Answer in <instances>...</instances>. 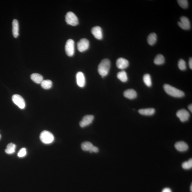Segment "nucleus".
<instances>
[{"mask_svg":"<svg viewBox=\"0 0 192 192\" xmlns=\"http://www.w3.org/2000/svg\"><path fill=\"white\" fill-rule=\"evenodd\" d=\"M164 91L168 95L176 97H182L185 96L183 91L177 89L169 84H165L164 85Z\"/></svg>","mask_w":192,"mask_h":192,"instance_id":"obj_1","label":"nucleus"},{"mask_svg":"<svg viewBox=\"0 0 192 192\" xmlns=\"http://www.w3.org/2000/svg\"><path fill=\"white\" fill-rule=\"evenodd\" d=\"M110 67V61L108 59H104L99 64L98 67L99 74L102 77L107 75Z\"/></svg>","mask_w":192,"mask_h":192,"instance_id":"obj_2","label":"nucleus"},{"mask_svg":"<svg viewBox=\"0 0 192 192\" xmlns=\"http://www.w3.org/2000/svg\"><path fill=\"white\" fill-rule=\"evenodd\" d=\"M41 141L45 144H49L53 142L54 137L51 132L48 131H43L39 136Z\"/></svg>","mask_w":192,"mask_h":192,"instance_id":"obj_3","label":"nucleus"},{"mask_svg":"<svg viewBox=\"0 0 192 192\" xmlns=\"http://www.w3.org/2000/svg\"><path fill=\"white\" fill-rule=\"evenodd\" d=\"M65 21L69 25L75 26L78 24V20L77 16L72 12H68L65 16Z\"/></svg>","mask_w":192,"mask_h":192,"instance_id":"obj_4","label":"nucleus"},{"mask_svg":"<svg viewBox=\"0 0 192 192\" xmlns=\"http://www.w3.org/2000/svg\"><path fill=\"white\" fill-rule=\"evenodd\" d=\"M65 51L67 55L71 57L74 53V42L72 39L67 41L65 45Z\"/></svg>","mask_w":192,"mask_h":192,"instance_id":"obj_5","label":"nucleus"},{"mask_svg":"<svg viewBox=\"0 0 192 192\" xmlns=\"http://www.w3.org/2000/svg\"><path fill=\"white\" fill-rule=\"evenodd\" d=\"M12 99L13 103L20 109H23L25 108V100L21 96L18 94H15L12 96Z\"/></svg>","mask_w":192,"mask_h":192,"instance_id":"obj_6","label":"nucleus"},{"mask_svg":"<svg viewBox=\"0 0 192 192\" xmlns=\"http://www.w3.org/2000/svg\"><path fill=\"white\" fill-rule=\"evenodd\" d=\"M176 116L182 122H185L189 120L190 114L186 110L182 109L178 111L176 114Z\"/></svg>","mask_w":192,"mask_h":192,"instance_id":"obj_7","label":"nucleus"},{"mask_svg":"<svg viewBox=\"0 0 192 192\" xmlns=\"http://www.w3.org/2000/svg\"><path fill=\"white\" fill-rule=\"evenodd\" d=\"M77 48L79 51L80 52L86 51L89 48V41L86 39H81L79 42L77 43Z\"/></svg>","mask_w":192,"mask_h":192,"instance_id":"obj_8","label":"nucleus"},{"mask_svg":"<svg viewBox=\"0 0 192 192\" xmlns=\"http://www.w3.org/2000/svg\"><path fill=\"white\" fill-rule=\"evenodd\" d=\"M180 21L178 22V25L182 29L188 30L190 29L189 20L186 17L182 16L180 18Z\"/></svg>","mask_w":192,"mask_h":192,"instance_id":"obj_9","label":"nucleus"},{"mask_svg":"<svg viewBox=\"0 0 192 192\" xmlns=\"http://www.w3.org/2000/svg\"><path fill=\"white\" fill-rule=\"evenodd\" d=\"M94 119V117L93 115H87L85 116L80 123V127H84L89 125L92 123Z\"/></svg>","mask_w":192,"mask_h":192,"instance_id":"obj_10","label":"nucleus"},{"mask_svg":"<svg viewBox=\"0 0 192 192\" xmlns=\"http://www.w3.org/2000/svg\"><path fill=\"white\" fill-rule=\"evenodd\" d=\"M76 77L78 85L81 88L83 87L85 84V79L84 74L83 73L80 71L77 73Z\"/></svg>","mask_w":192,"mask_h":192,"instance_id":"obj_11","label":"nucleus"},{"mask_svg":"<svg viewBox=\"0 0 192 192\" xmlns=\"http://www.w3.org/2000/svg\"><path fill=\"white\" fill-rule=\"evenodd\" d=\"M116 65L117 67L119 69H123L129 66V62L127 59L123 58H120L117 59Z\"/></svg>","mask_w":192,"mask_h":192,"instance_id":"obj_12","label":"nucleus"},{"mask_svg":"<svg viewBox=\"0 0 192 192\" xmlns=\"http://www.w3.org/2000/svg\"><path fill=\"white\" fill-rule=\"evenodd\" d=\"M91 33L96 39H101L103 38L102 29L99 27L96 26L93 27L91 29Z\"/></svg>","mask_w":192,"mask_h":192,"instance_id":"obj_13","label":"nucleus"},{"mask_svg":"<svg viewBox=\"0 0 192 192\" xmlns=\"http://www.w3.org/2000/svg\"><path fill=\"white\" fill-rule=\"evenodd\" d=\"M175 147L180 152L186 151L188 150V145L183 141L178 142L175 144Z\"/></svg>","mask_w":192,"mask_h":192,"instance_id":"obj_14","label":"nucleus"},{"mask_svg":"<svg viewBox=\"0 0 192 192\" xmlns=\"http://www.w3.org/2000/svg\"><path fill=\"white\" fill-rule=\"evenodd\" d=\"M19 25L18 21L14 19L12 22V33L14 37L17 38L19 36Z\"/></svg>","mask_w":192,"mask_h":192,"instance_id":"obj_15","label":"nucleus"},{"mask_svg":"<svg viewBox=\"0 0 192 192\" xmlns=\"http://www.w3.org/2000/svg\"><path fill=\"white\" fill-rule=\"evenodd\" d=\"M123 95L126 98L129 99H133L136 98L137 93L136 91L133 89H129L125 91L123 93Z\"/></svg>","mask_w":192,"mask_h":192,"instance_id":"obj_16","label":"nucleus"},{"mask_svg":"<svg viewBox=\"0 0 192 192\" xmlns=\"http://www.w3.org/2000/svg\"><path fill=\"white\" fill-rule=\"evenodd\" d=\"M138 112L142 115L151 116L153 115L155 113V110L153 108L141 109L139 110Z\"/></svg>","mask_w":192,"mask_h":192,"instance_id":"obj_17","label":"nucleus"},{"mask_svg":"<svg viewBox=\"0 0 192 192\" xmlns=\"http://www.w3.org/2000/svg\"><path fill=\"white\" fill-rule=\"evenodd\" d=\"M30 78L33 81L38 84H41L43 80V77L42 76L37 73L32 74L30 76Z\"/></svg>","mask_w":192,"mask_h":192,"instance_id":"obj_18","label":"nucleus"},{"mask_svg":"<svg viewBox=\"0 0 192 192\" xmlns=\"http://www.w3.org/2000/svg\"><path fill=\"white\" fill-rule=\"evenodd\" d=\"M94 146L93 144L89 142H85L81 144L82 150L85 151H89L90 153H92L91 151Z\"/></svg>","mask_w":192,"mask_h":192,"instance_id":"obj_19","label":"nucleus"},{"mask_svg":"<svg viewBox=\"0 0 192 192\" xmlns=\"http://www.w3.org/2000/svg\"><path fill=\"white\" fill-rule=\"evenodd\" d=\"M157 41V35L155 33H152L149 35L147 38V42L149 45H155Z\"/></svg>","mask_w":192,"mask_h":192,"instance_id":"obj_20","label":"nucleus"},{"mask_svg":"<svg viewBox=\"0 0 192 192\" xmlns=\"http://www.w3.org/2000/svg\"><path fill=\"white\" fill-rule=\"evenodd\" d=\"M165 62V58L162 54L157 55L154 60V62L155 65H163Z\"/></svg>","mask_w":192,"mask_h":192,"instance_id":"obj_21","label":"nucleus"},{"mask_svg":"<svg viewBox=\"0 0 192 192\" xmlns=\"http://www.w3.org/2000/svg\"><path fill=\"white\" fill-rule=\"evenodd\" d=\"M16 145L13 143L9 144L7 146V148L5 149L6 153L8 154H12L14 153L16 151Z\"/></svg>","mask_w":192,"mask_h":192,"instance_id":"obj_22","label":"nucleus"},{"mask_svg":"<svg viewBox=\"0 0 192 192\" xmlns=\"http://www.w3.org/2000/svg\"><path fill=\"white\" fill-rule=\"evenodd\" d=\"M117 76V78L123 82H126L128 80L127 73L124 71L118 72Z\"/></svg>","mask_w":192,"mask_h":192,"instance_id":"obj_23","label":"nucleus"},{"mask_svg":"<svg viewBox=\"0 0 192 192\" xmlns=\"http://www.w3.org/2000/svg\"><path fill=\"white\" fill-rule=\"evenodd\" d=\"M41 85L44 89H50L52 86V82L50 80H43L41 83Z\"/></svg>","mask_w":192,"mask_h":192,"instance_id":"obj_24","label":"nucleus"},{"mask_svg":"<svg viewBox=\"0 0 192 192\" xmlns=\"http://www.w3.org/2000/svg\"><path fill=\"white\" fill-rule=\"evenodd\" d=\"M143 80H144L145 84L147 86L150 87L152 86L151 78L149 74H146L144 75V77H143Z\"/></svg>","mask_w":192,"mask_h":192,"instance_id":"obj_25","label":"nucleus"},{"mask_svg":"<svg viewBox=\"0 0 192 192\" xmlns=\"http://www.w3.org/2000/svg\"><path fill=\"white\" fill-rule=\"evenodd\" d=\"M182 167L184 170H189L192 167V159H190L188 161H185L182 164Z\"/></svg>","mask_w":192,"mask_h":192,"instance_id":"obj_26","label":"nucleus"},{"mask_svg":"<svg viewBox=\"0 0 192 192\" xmlns=\"http://www.w3.org/2000/svg\"><path fill=\"white\" fill-rule=\"evenodd\" d=\"M178 66L179 69L181 71H184L186 69V63L183 59H180L178 62Z\"/></svg>","mask_w":192,"mask_h":192,"instance_id":"obj_27","label":"nucleus"},{"mask_svg":"<svg viewBox=\"0 0 192 192\" xmlns=\"http://www.w3.org/2000/svg\"><path fill=\"white\" fill-rule=\"evenodd\" d=\"M177 1L179 5L183 9H186L188 7V3L187 0H178Z\"/></svg>","mask_w":192,"mask_h":192,"instance_id":"obj_28","label":"nucleus"},{"mask_svg":"<svg viewBox=\"0 0 192 192\" xmlns=\"http://www.w3.org/2000/svg\"><path fill=\"white\" fill-rule=\"evenodd\" d=\"M27 150L25 148H23L19 150L18 154V156L19 157L22 158L25 157L27 155Z\"/></svg>","mask_w":192,"mask_h":192,"instance_id":"obj_29","label":"nucleus"},{"mask_svg":"<svg viewBox=\"0 0 192 192\" xmlns=\"http://www.w3.org/2000/svg\"><path fill=\"white\" fill-rule=\"evenodd\" d=\"M91 152H94V153H97V152H99V149L98 148L94 146L93 147Z\"/></svg>","mask_w":192,"mask_h":192,"instance_id":"obj_30","label":"nucleus"},{"mask_svg":"<svg viewBox=\"0 0 192 192\" xmlns=\"http://www.w3.org/2000/svg\"><path fill=\"white\" fill-rule=\"evenodd\" d=\"M161 192H172V191L170 188H165Z\"/></svg>","mask_w":192,"mask_h":192,"instance_id":"obj_31","label":"nucleus"},{"mask_svg":"<svg viewBox=\"0 0 192 192\" xmlns=\"http://www.w3.org/2000/svg\"><path fill=\"white\" fill-rule=\"evenodd\" d=\"M189 67L191 69H192V58H190L189 60Z\"/></svg>","mask_w":192,"mask_h":192,"instance_id":"obj_32","label":"nucleus"},{"mask_svg":"<svg viewBox=\"0 0 192 192\" xmlns=\"http://www.w3.org/2000/svg\"><path fill=\"white\" fill-rule=\"evenodd\" d=\"M188 109L190 111V112H192V105L191 104H190V105H189L188 107Z\"/></svg>","mask_w":192,"mask_h":192,"instance_id":"obj_33","label":"nucleus"},{"mask_svg":"<svg viewBox=\"0 0 192 192\" xmlns=\"http://www.w3.org/2000/svg\"><path fill=\"white\" fill-rule=\"evenodd\" d=\"M190 191H191V192H192V184L191 185V186H190Z\"/></svg>","mask_w":192,"mask_h":192,"instance_id":"obj_34","label":"nucleus"},{"mask_svg":"<svg viewBox=\"0 0 192 192\" xmlns=\"http://www.w3.org/2000/svg\"><path fill=\"white\" fill-rule=\"evenodd\" d=\"M1 135H0V139H1Z\"/></svg>","mask_w":192,"mask_h":192,"instance_id":"obj_35","label":"nucleus"}]
</instances>
